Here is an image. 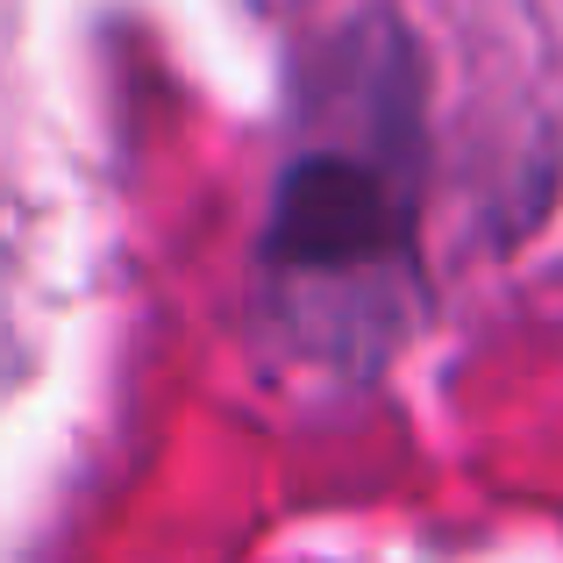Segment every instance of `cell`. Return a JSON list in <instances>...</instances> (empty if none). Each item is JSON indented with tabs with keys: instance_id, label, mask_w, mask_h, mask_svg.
I'll list each match as a JSON object with an SVG mask.
<instances>
[{
	"instance_id": "obj_1",
	"label": "cell",
	"mask_w": 563,
	"mask_h": 563,
	"mask_svg": "<svg viewBox=\"0 0 563 563\" xmlns=\"http://www.w3.org/2000/svg\"><path fill=\"white\" fill-rule=\"evenodd\" d=\"M421 235V86L399 29L329 43L264 229V300L300 350L372 372L407 335Z\"/></svg>"
}]
</instances>
